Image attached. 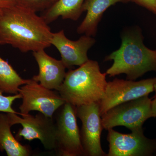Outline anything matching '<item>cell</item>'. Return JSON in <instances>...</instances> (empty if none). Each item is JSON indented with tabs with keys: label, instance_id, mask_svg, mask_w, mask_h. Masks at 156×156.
I'll return each mask as SVG.
<instances>
[{
	"label": "cell",
	"instance_id": "cell-1",
	"mask_svg": "<svg viewBox=\"0 0 156 156\" xmlns=\"http://www.w3.org/2000/svg\"><path fill=\"white\" fill-rule=\"evenodd\" d=\"M53 33L36 12L17 5L0 10V45H10L22 53L51 46Z\"/></svg>",
	"mask_w": 156,
	"mask_h": 156
},
{
	"label": "cell",
	"instance_id": "cell-2",
	"mask_svg": "<svg viewBox=\"0 0 156 156\" xmlns=\"http://www.w3.org/2000/svg\"><path fill=\"white\" fill-rule=\"evenodd\" d=\"M122 41L119 49L105 57V61H113L107 75L126 74L127 80L134 81L148 72H156V50L146 47L139 31L124 34Z\"/></svg>",
	"mask_w": 156,
	"mask_h": 156
},
{
	"label": "cell",
	"instance_id": "cell-3",
	"mask_svg": "<svg viewBox=\"0 0 156 156\" xmlns=\"http://www.w3.org/2000/svg\"><path fill=\"white\" fill-rule=\"evenodd\" d=\"M106 75L101 73L98 62L89 59L68 71L57 91L66 102L76 107L99 102L105 94Z\"/></svg>",
	"mask_w": 156,
	"mask_h": 156
},
{
	"label": "cell",
	"instance_id": "cell-4",
	"mask_svg": "<svg viewBox=\"0 0 156 156\" xmlns=\"http://www.w3.org/2000/svg\"><path fill=\"white\" fill-rule=\"evenodd\" d=\"M152 101L148 95L112 108L101 116L104 129L124 126L131 131L143 129V126L151 116Z\"/></svg>",
	"mask_w": 156,
	"mask_h": 156
},
{
	"label": "cell",
	"instance_id": "cell-5",
	"mask_svg": "<svg viewBox=\"0 0 156 156\" xmlns=\"http://www.w3.org/2000/svg\"><path fill=\"white\" fill-rule=\"evenodd\" d=\"M59 109L55 122V150L59 156H85L77 122L76 107L65 102Z\"/></svg>",
	"mask_w": 156,
	"mask_h": 156
},
{
	"label": "cell",
	"instance_id": "cell-6",
	"mask_svg": "<svg viewBox=\"0 0 156 156\" xmlns=\"http://www.w3.org/2000/svg\"><path fill=\"white\" fill-rule=\"evenodd\" d=\"M156 77L139 81L115 79L108 82L104 96L99 101L101 115L110 109L154 92Z\"/></svg>",
	"mask_w": 156,
	"mask_h": 156
},
{
	"label": "cell",
	"instance_id": "cell-7",
	"mask_svg": "<svg viewBox=\"0 0 156 156\" xmlns=\"http://www.w3.org/2000/svg\"><path fill=\"white\" fill-rule=\"evenodd\" d=\"M8 114L12 126L20 124L22 126L16 135L17 139L22 137L28 141L38 139L46 149H55L56 127L53 118L46 116L41 112L36 115L29 113L23 114L21 117L16 114Z\"/></svg>",
	"mask_w": 156,
	"mask_h": 156
},
{
	"label": "cell",
	"instance_id": "cell-8",
	"mask_svg": "<svg viewBox=\"0 0 156 156\" xmlns=\"http://www.w3.org/2000/svg\"><path fill=\"white\" fill-rule=\"evenodd\" d=\"M19 93L22 96V104L19 107L22 115L36 111L53 118L55 112L66 102L58 92L46 88L32 79L20 88Z\"/></svg>",
	"mask_w": 156,
	"mask_h": 156
},
{
	"label": "cell",
	"instance_id": "cell-9",
	"mask_svg": "<svg viewBox=\"0 0 156 156\" xmlns=\"http://www.w3.org/2000/svg\"><path fill=\"white\" fill-rule=\"evenodd\" d=\"M76 113L82 122L80 132L85 156H106L101 142L104 128L99 102L76 107Z\"/></svg>",
	"mask_w": 156,
	"mask_h": 156
},
{
	"label": "cell",
	"instance_id": "cell-10",
	"mask_svg": "<svg viewBox=\"0 0 156 156\" xmlns=\"http://www.w3.org/2000/svg\"><path fill=\"white\" fill-rule=\"evenodd\" d=\"M107 156H150L156 151V139L145 136L143 129L123 134L113 128L108 130Z\"/></svg>",
	"mask_w": 156,
	"mask_h": 156
},
{
	"label": "cell",
	"instance_id": "cell-11",
	"mask_svg": "<svg viewBox=\"0 0 156 156\" xmlns=\"http://www.w3.org/2000/svg\"><path fill=\"white\" fill-rule=\"evenodd\" d=\"M95 43L94 38L84 34L76 41L68 38L63 30L53 33L50 44L58 50L66 68L81 66L89 60L88 51Z\"/></svg>",
	"mask_w": 156,
	"mask_h": 156
},
{
	"label": "cell",
	"instance_id": "cell-12",
	"mask_svg": "<svg viewBox=\"0 0 156 156\" xmlns=\"http://www.w3.org/2000/svg\"><path fill=\"white\" fill-rule=\"evenodd\" d=\"M33 55L38 66L39 73L32 79L48 89L57 91L66 75L62 62L49 56L44 50L34 51Z\"/></svg>",
	"mask_w": 156,
	"mask_h": 156
},
{
	"label": "cell",
	"instance_id": "cell-13",
	"mask_svg": "<svg viewBox=\"0 0 156 156\" xmlns=\"http://www.w3.org/2000/svg\"><path fill=\"white\" fill-rule=\"evenodd\" d=\"M133 0H85L83 6V11H87L86 17L77 29L79 34L95 37L98 26L104 13L110 7L117 3H127Z\"/></svg>",
	"mask_w": 156,
	"mask_h": 156
},
{
	"label": "cell",
	"instance_id": "cell-14",
	"mask_svg": "<svg viewBox=\"0 0 156 156\" xmlns=\"http://www.w3.org/2000/svg\"><path fill=\"white\" fill-rule=\"evenodd\" d=\"M12 126L8 113H0V151H5L8 156L30 155L28 146L22 145L13 136L11 129Z\"/></svg>",
	"mask_w": 156,
	"mask_h": 156
},
{
	"label": "cell",
	"instance_id": "cell-15",
	"mask_svg": "<svg viewBox=\"0 0 156 156\" xmlns=\"http://www.w3.org/2000/svg\"><path fill=\"white\" fill-rule=\"evenodd\" d=\"M85 0H58L53 6L44 11L41 17L48 24L58 17L76 21L83 11Z\"/></svg>",
	"mask_w": 156,
	"mask_h": 156
},
{
	"label": "cell",
	"instance_id": "cell-16",
	"mask_svg": "<svg viewBox=\"0 0 156 156\" xmlns=\"http://www.w3.org/2000/svg\"><path fill=\"white\" fill-rule=\"evenodd\" d=\"M29 81L21 77L11 65L0 56V89L4 93L18 94L20 87Z\"/></svg>",
	"mask_w": 156,
	"mask_h": 156
},
{
	"label": "cell",
	"instance_id": "cell-17",
	"mask_svg": "<svg viewBox=\"0 0 156 156\" xmlns=\"http://www.w3.org/2000/svg\"><path fill=\"white\" fill-rule=\"evenodd\" d=\"M58 0H19L18 5L34 11H44L53 6Z\"/></svg>",
	"mask_w": 156,
	"mask_h": 156
},
{
	"label": "cell",
	"instance_id": "cell-18",
	"mask_svg": "<svg viewBox=\"0 0 156 156\" xmlns=\"http://www.w3.org/2000/svg\"><path fill=\"white\" fill-rule=\"evenodd\" d=\"M3 91L0 89V112L6 113H14L22 115L20 112L15 111L12 108V104L15 100L22 98L20 93L13 95L5 96L3 95Z\"/></svg>",
	"mask_w": 156,
	"mask_h": 156
},
{
	"label": "cell",
	"instance_id": "cell-19",
	"mask_svg": "<svg viewBox=\"0 0 156 156\" xmlns=\"http://www.w3.org/2000/svg\"><path fill=\"white\" fill-rule=\"evenodd\" d=\"M133 2L145 8L156 15V0H133Z\"/></svg>",
	"mask_w": 156,
	"mask_h": 156
},
{
	"label": "cell",
	"instance_id": "cell-20",
	"mask_svg": "<svg viewBox=\"0 0 156 156\" xmlns=\"http://www.w3.org/2000/svg\"><path fill=\"white\" fill-rule=\"evenodd\" d=\"M19 0H0V10L18 5Z\"/></svg>",
	"mask_w": 156,
	"mask_h": 156
},
{
	"label": "cell",
	"instance_id": "cell-21",
	"mask_svg": "<svg viewBox=\"0 0 156 156\" xmlns=\"http://www.w3.org/2000/svg\"><path fill=\"white\" fill-rule=\"evenodd\" d=\"M151 116L155 118L156 117V97L151 102Z\"/></svg>",
	"mask_w": 156,
	"mask_h": 156
},
{
	"label": "cell",
	"instance_id": "cell-22",
	"mask_svg": "<svg viewBox=\"0 0 156 156\" xmlns=\"http://www.w3.org/2000/svg\"><path fill=\"white\" fill-rule=\"evenodd\" d=\"M154 91L155 92V94L154 96V98L156 97V84H155L154 86Z\"/></svg>",
	"mask_w": 156,
	"mask_h": 156
}]
</instances>
